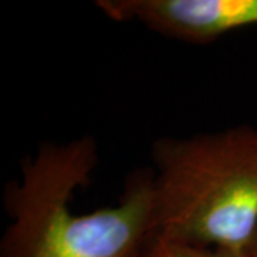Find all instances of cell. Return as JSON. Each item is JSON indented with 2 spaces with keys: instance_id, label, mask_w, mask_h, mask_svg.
Here are the masks:
<instances>
[{
  "instance_id": "obj_1",
  "label": "cell",
  "mask_w": 257,
  "mask_h": 257,
  "mask_svg": "<svg viewBox=\"0 0 257 257\" xmlns=\"http://www.w3.org/2000/svg\"><path fill=\"white\" fill-rule=\"evenodd\" d=\"M97 166L92 135L39 143L22 160L20 177L3 189L9 223L0 257H142L155 234L152 167L126 177L114 206L74 213V193L90 183Z\"/></svg>"
},
{
  "instance_id": "obj_2",
  "label": "cell",
  "mask_w": 257,
  "mask_h": 257,
  "mask_svg": "<svg viewBox=\"0 0 257 257\" xmlns=\"http://www.w3.org/2000/svg\"><path fill=\"white\" fill-rule=\"evenodd\" d=\"M155 233L247 254L257 233V128L152 143Z\"/></svg>"
},
{
  "instance_id": "obj_3",
  "label": "cell",
  "mask_w": 257,
  "mask_h": 257,
  "mask_svg": "<svg viewBox=\"0 0 257 257\" xmlns=\"http://www.w3.org/2000/svg\"><path fill=\"white\" fill-rule=\"evenodd\" d=\"M113 22H138L162 36L206 45L223 35L257 26V0H97Z\"/></svg>"
},
{
  "instance_id": "obj_5",
  "label": "cell",
  "mask_w": 257,
  "mask_h": 257,
  "mask_svg": "<svg viewBox=\"0 0 257 257\" xmlns=\"http://www.w3.org/2000/svg\"><path fill=\"white\" fill-rule=\"evenodd\" d=\"M247 256L257 257V233H256V236H254V239H253V241H251V244H250V247H248Z\"/></svg>"
},
{
  "instance_id": "obj_4",
  "label": "cell",
  "mask_w": 257,
  "mask_h": 257,
  "mask_svg": "<svg viewBox=\"0 0 257 257\" xmlns=\"http://www.w3.org/2000/svg\"><path fill=\"white\" fill-rule=\"evenodd\" d=\"M142 257H248L244 253H236L224 248L193 246L177 240L153 234L149 240Z\"/></svg>"
}]
</instances>
